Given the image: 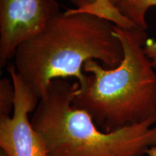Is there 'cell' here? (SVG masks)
<instances>
[{
	"label": "cell",
	"instance_id": "cell-1",
	"mask_svg": "<svg viewBox=\"0 0 156 156\" xmlns=\"http://www.w3.org/2000/svg\"><path fill=\"white\" fill-rule=\"evenodd\" d=\"M122 58V43L112 23L69 9L58 12L41 32L20 44L13 65L41 98L54 80L75 77L80 86L84 85L87 75L83 67L87 61L114 68Z\"/></svg>",
	"mask_w": 156,
	"mask_h": 156
},
{
	"label": "cell",
	"instance_id": "cell-2",
	"mask_svg": "<svg viewBox=\"0 0 156 156\" xmlns=\"http://www.w3.org/2000/svg\"><path fill=\"white\" fill-rule=\"evenodd\" d=\"M122 43L123 58L114 68L95 60L85 62V83L78 87L73 106L85 111L105 132L145 122L156 116V71L144 51L145 30L114 25Z\"/></svg>",
	"mask_w": 156,
	"mask_h": 156
},
{
	"label": "cell",
	"instance_id": "cell-3",
	"mask_svg": "<svg viewBox=\"0 0 156 156\" xmlns=\"http://www.w3.org/2000/svg\"><path fill=\"white\" fill-rule=\"evenodd\" d=\"M79 84L56 79L39 100L30 122L47 156H143L156 146V116L105 132L73 106Z\"/></svg>",
	"mask_w": 156,
	"mask_h": 156
},
{
	"label": "cell",
	"instance_id": "cell-4",
	"mask_svg": "<svg viewBox=\"0 0 156 156\" xmlns=\"http://www.w3.org/2000/svg\"><path fill=\"white\" fill-rule=\"evenodd\" d=\"M15 87L12 114L0 118V147L7 156H47L44 145L29 119L40 98L20 76L13 64L7 67Z\"/></svg>",
	"mask_w": 156,
	"mask_h": 156
},
{
	"label": "cell",
	"instance_id": "cell-5",
	"mask_svg": "<svg viewBox=\"0 0 156 156\" xmlns=\"http://www.w3.org/2000/svg\"><path fill=\"white\" fill-rule=\"evenodd\" d=\"M58 12L56 0H0V67L7 65L20 44L41 32Z\"/></svg>",
	"mask_w": 156,
	"mask_h": 156
},
{
	"label": "cell",
	"instance_id": "cell-6",
	"mask_svg": "<svg viewBox=\"0 0 156 156\" xmlns=\"http://www.w3.org/2000/svg\"><path fill=\"white\" fill-rule=\"evenodd\" d=\"M77 7L76 11L93 14L113 23L122 28H136L133 23L124 17L116 9L119 0H69Z\"/></svg>",
	"mask_w": 156,
	"mask_h": 156
},
{
	"label": "cell",
	"instance_id": "cell-7",
	"mask_svg": "<svg viewBox=\"0 0 156 156\" xmlns=\"http://www.w3.org/2000/svg\"><path fill=\"white\" fill-rule=\"evenodd\" d=\"M156 7V0H119L116 9L119 12L136 28L147 30L146 13L151 7Z\"/></svg>",
	"mask_w": 156,
	"mask_h": 156
},
{
	"label": "cell",
	"instance_id": "cell-8",
	"mask_svg": "<svg viewBox=\"0 0 156 156\" xmlns=\"http://www.w3.org/2000/svg\"><path fill=\"white\" fill-rule=\"evenodd\" d=\"M15 87L9 77L0 80V118L12 116L15 102Z\"/></svg>",
	"mask_w": 156,
	"mask_h": 156
},
{
	"label": "cell",
	"instance_id": "cell-9",
	"mask_svg": "<svg viewBox=\"0 0 156 156\" xmlns=\"http://www.w3.org/2000/svg\"><path fill=\"white\" fill-rule=\"evenodd\" d=\"M144 51L156 71V41L148 38L144 46Z\"/></svg>",
	"mask_w": 156,
	"mask_h": 156
},
{
	"label": "cell",
	"instance_id": "cell-10",
	"mask_svg": "<svg viewBox=\"0 0 156 156\" xmlns=\"http://www.w3.org/2000/svg\"><path fill=\"white\" fill-rule=\"evenodd\" d=\"M143 156H156V146L148 148L145 152Z\"/></svg>",
	"mask_w": 156,
	"mask_h": 156
},
{
	"label": "cell",
	"instance_id": "cell-11",
	"mask_svg": "<svg viewBox=\"0 0 156 156\" xmlns=\"http://www.w3.org/2000/svg\"><path fill=\"white\" fill-rule=\"evenodd\" d=\"M0 156H7V154L2 151V150H0Z\"/></svg>",
	"mask_w": 156,
	"mask_h": 156
}]
</instances>
